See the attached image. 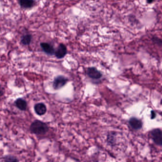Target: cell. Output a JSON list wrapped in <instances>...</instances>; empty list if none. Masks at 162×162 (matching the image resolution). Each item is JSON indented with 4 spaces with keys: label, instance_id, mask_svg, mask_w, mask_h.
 I'll list each match as a JSON object with an SVG mask.
<instances>
[{
    "label": "cell",
    "instance_id": "5",
    "mask_svg": "<svg viewBox=\"0 0 162 162\" xmlns=\"http://www.w3.org/2000/svg\"><path fill=\"white\" fill-rule=\"evenodd\" d=\"M67 53V48L63 44H60L58 47L56 51H55V56L58 59L63 58Z\"/></svg>",
    "mask_w": 162,
    "mask_h": 162
},
{
    "label": "cell",
    "instance_id": "11",
    "mask_svg": "<svg viewBox=\"0 0 162 162\" xmlns=\"http://www.w3.org/2000/svg\"><path fill=\"white\" fill-rule=\"evenodd\" d=\"M32 35L30 34H26V35L22 36L21 37V43L22 44L24 45H27L30 44L32 40Z\"/></svg>",
    "mask_w": 162,
    "mask_h": 162
},
{
    "label": "cell",
    "instance_id": "2",
    "mask_svg": "<svg viewBox=\"0 0 162 162\" xmlns=\"http://www.w3.org/2000/svg\"><path fill=\"white\" fill-rule=\"evenodd\" d=\"M68 81V78L64 76H57L54 78L52 82V87L55 90H58L66 85Z\"/></svg>",
    "mask_w": 162,
    "mask_h": 162
},
{
    "label": "cell",
    "instance_id": "4",
    "mask_svg": "<svg viewBox=\"0 0 162 162\" xmlns=\"http://www.w3.org/2000/svg\"><path fill=\"white\" fill-rule=\"evenodd\" d=\"M152 137L154 142L157 145H162V133L159 129H155L152 131Z\"/></svg>",
    "mask_w": 162,
    "mask_h": 162
},
{
    "label": "cell",
    "instance_id": "1",
    "mask_svg": "<svg viewBox=\"0 0 162 162\" xmlns=\"http://www.w3.org/2000/svg\"><path fill=\"white\" fill-rule=\"evenodd\" d=\"M30 129L31 132L33 134L43 135L48 132L49 129L46 123L39 120H35L31 124Z\"/></svg>",
    "mask_w": 162,
    "mask_h": 162
},
{
    "label": "cell",
    "instance_id": "3",
    "mask_svg": "<svg viewBox=\"0 0 162 162\" xmlns=\"http://www.w3.org/2000/svg\"><path fill=\"white\" fill-rule=\"evenodd\" d=\"M87 75L93 80H99L102 76L100 71H99L95 67H89L86 71Z\"/></svg>",
    "mask_w": 162,
    "mask_h": 162
},
{
    "label": "cell",
    "instance_id": "9",
    "mask_svg": "<svg viewBox=\"0 0 162 162\" xmlns=\"http://www.w3.org/2000/svg\"><path fill=\"white\" fill-rule=\"evenodd\" d=\"M15 104L16 107L21 110V111H25L26 110L27 104L26 101L22 98H18L15 101Z\"/></svg>",
    "mask_w": 162,
    "mask_h": 162
},
{
    "label": "cell",
    "instance_id": "14",
    "mask_svg": "<svg viewBox=\"0 0 162 162\" xmlns=\"http://www.w3.org/2000/svg\"><path fill=\"white\" fill-rule=\"evenodd\" d=\"M154 0H146L147 3H151L154 2Z\"/></svg>",
    "mask_w": 162,
    "mask_h": 162
},
{
    "label": "cell",
    "instance_id": "8",
    "mask_svg": "<svg viewBox=\"0 0 162 162\" xmlns=\"http://www.w3.org/2000/svg\"><path fill=\"white\" fill-rule=\"evenodd\" d=\"M129 123L133 128L136 129V130L142 128V125H143L141 120L135 118L130 119L129 120Z\"/></svg>",
    "mask_w": 162,
    "mask_h": 162
},
{
    "label": "cell",
    "instance_id": "10",
    "mask_svg": "<svg viewBox=\"0 0 162 162\" xmlns=\"http://www.w3.org/2000/svg\"><path fill=\"white\" fill-rule=\"evenodd\" d=\"M34 0H19L20 6L24 8H30L34 6Z\"/></svg>",
    "mask_w": 162,
    "mask_h": 162
},
{
    "label": "cell",
    "instance_id": "6",
    "mask_svg": "<svg viewBox=\"0 0 162 162\" xmlns=\"http://www.w3.org/2000/svg\"><path fill=\"white\" fill-rule=\"evenodd\" d=\"M34 109L35 113L39 115H44L47 112V107L43 103H38L35 104Z\"/></svg>",
    "mask_w": 162,
    "mask_h": 162
},
{
    "label": "cell",
    "instance_id": "13",
    "mask_svg": "<svg viewBox=\"0 0 162 162\" xmlns=\"http://www.w3.org/2000/svg\"><path fill=\"white\" fill-rule=\"evenodd\" d=\"M151 119H153L154 118H156V113L154 111H152L151 114Z\"/></svg>",
    "mask_w": 162,
    "mask_h": 162
},
{
    "label": "cell",
    "instance_id": "12",
    "mask_svg": "<svg viewBox=\"0 0 162 162\" xmlns=\"http://www.w3.org/2000/svg\"><path fill=\"white\" fill-rule=\"evenodd\" d=\"M3 160L6 162H18V160L15 157L12 156H6L3 157Z\"/></svg>",
    "mask_w": 162,
    "mask_h": 162
},
{
    "label": "cell",
    "instance_id": "7",
    "mask_svg": "<svg viewBox=\"0 0 162 162\" xmlns=\"http://www.w3.org/2000/svg\"><path fill=\"white\" fill-rule=\"evenodd\" d=\"M40 46L43 51L47 54L50 55L55 54V51L54 48L50 44L46 43H40Z\"/></svg>",
    "mask_w": 162,
    "mask_h": 162
}]
</instances>
